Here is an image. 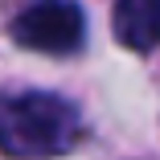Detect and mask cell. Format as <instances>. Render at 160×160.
Returning <instances> with one entry per match:
<instances>
[{"instance_id": "cell-2", "label": "cell", "mask_w": 160, "mask_h": 160, "mask_svg": "<svg viewBox=\"0 0 160 160\" xmlns=\"http://www.w3.org/2000/svg\"><path fill=\"white\" fill-rule=\"evenodd\" d=\"M82 33L86 21L74 0H33L12 17V41L37 53H74Z\"/></svg>"}, {"instance_id": "cell-1", "label": "cell", "mask_w": 160, "mask_h": 160, "mask_svg": "<svg viewBox=\"0 0 160 160\" xmlns=\"http://www.w3.org/2000/svg\"><path fill=\"white\" fill-rule=\"evenodd\" d=\"M78 111L45 90L0 94V152L12 160H45L78 144Z\"/></svg>"}, {"instance_id": "cell-3", "label": "cell", "mask_w": 160, "mask_h": 160, "mask_svg": "<svg viewBox=\"0 0 160 160\" xmlns=\"http://www.w3.org/2000/svg\"><path fill=\"white\" fill-rule=\"evenodd\" d=\"M111 29L123 49H136V53L156 49L160 45V0H115Z\"/></svg>"}]
</instances>
